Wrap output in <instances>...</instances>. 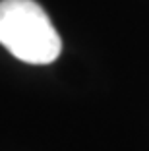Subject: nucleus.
<instances>
[{
	"label": "nucleus",
	"instance_id": "nucleus-1",
	"mask_svg": "<svg viewBox=\"0 0 149 151\" xmlns=\"http://www.w3.org/2000/svg\"><path fill=\"white\" fill-rule=\"evenodd\" d=\"M0 45L25 64H50L62 41L35 0H0Z\"/></svg>",
	"mask_w": 149,
	"mask_h": 151
}]
</instances>
